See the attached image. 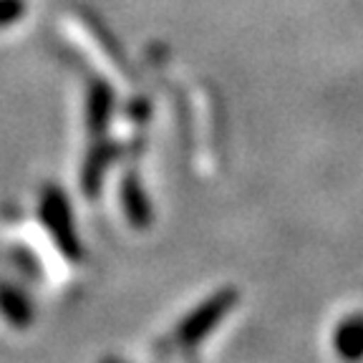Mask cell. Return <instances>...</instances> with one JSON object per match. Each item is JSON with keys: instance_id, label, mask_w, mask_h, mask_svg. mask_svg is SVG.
Listing matches in <instances>:
<instances>
[{"instance_id": "cell-6", "label": "cell", "mask_w": 363, "mask_h": 363, "mask_svg": "<svg viewBox=\"0 0 363 363\" xmlns=\"http://www.w3.org/2000/svg\"><path fill=\"white\" fill-rule=\"evenodd\" d=\"M0 315L6 318L8 325H13L16 330L30 328L35 318L33 301L28 298V293L13 283L0 280Z\"/></svg>"}, {"instance_id": "cell-9", "label": "cell", "mask_w": 363, "mask_h": 363, "mask_svg": "<svg viewBox=\"0 0 363 363\" xmlns=\"http://www.w3.org/2000/svg\"><path fill=\"white\" fill-rule=\"evenodd\" d=\"M126 116H129L134 124H147L149 116H152V101L147 96H136L126 106Z\"/></svg>"}, {"instance_id": "cell-5", "label": "cell", "mask_w": 363, "mask_h": 363, "mask_svg": "<svg viewBox=\"0 0 363 363\" xmlns=\"http://www.w3.org/2000/svg\"><path fill=\"white\" fill-rule=\"evenodd\" d=\"M116 106V94L104 79H94L86 89V131L99 139L108 131Z\"/></svg>"}, {"instance_id": "cell-1", "label": "cell", "mask_w": 363, "mask_h": 363, "mask_svg": "<svg viewBox=\"0 0 363 363\" xmlns=\"http://www.w3.org/2000/svg\"><path fill=\"white\" fill-rule=\"evenodd\" d=\"M38 220L45 227L48 238L53 240L56 250L66 257L68 262L84 260V245L76 233L74 225V210H71V199L58 184H45L38 197Z\"/></svg>"}, {"instance_id": "cell-3", "label": "cell", "mask_w": 363, "mask_h": 363, "mask_svg": "<svg viewBox=\"0 0 363 363\" xmlns=\"http://www.w3.org/2000/svg\"><path fill=\"white\" fill-rule=\"evenodd\" d=\"M121 152L124 149L119 144L111 142V139H104V136H99L96 142H94V147L86 152L84 167L79 172V179H81L79 184H81V192L89 199H96L101 194L104 179H106L113 162L121 157Z\"/></svg>"}, {"instance_id": "cell-2", "label": "cell", "mask_w": 363, "mask_h": 363, "mask_svg": "<svg viewBox=\"0 0 363 363\" xmlns=\"http://www.w3.org/2000/svg\"><path fill=\"white\" fill-rule=\"evenodd\" d=\"M238 303H240V290L233 288V285L220 288L217 293H212L210 298H204L197 308H192V311L179 320L177 333H174L177 346H182V348L199 346V343L233 313V308L238 306Z\"/></svg>"}, {"instance_id": "cell-8", "label": "cell", "mask_w": 363, "mask_h": 363, "mask_svg": "<svg viewBox=\"0 0 363 363\" xmlns=\"http://www.w3.org/2000/svg\"><path fill=\"white\" fill-rule=\"evenodd\" d=\"M28 11V0H0V30L11 28L26 16Z\"/></svg>"}, {"instance_id": "cell-7", "label": "cell", "mask_w": 363, "mask_h": 363, "mask_svg": "<svg viewBox=\"0 0 363 363\" xmlns=\"http://www.w3.org/2000/svg\"><path fill=\"white\" fill-rule=\"evenodd\" d=\"M333 348L346 361L363 358V313H351V315H346L335 325Z\"/></svg>"}, {"instance_id": "cell-4", "label": "cell", "mask_w": 363, "mask_h": 363, "mask_svg": "<svg viewBox=\"0 0 363 363\" xmlns=\"http://www.w3.org/2000/svg\"><path fill=\"white\" fill-rule=\"evenodd\" d=\"M119 199H121V210L124 217L134 230L144 233L149 230L154 222V210H152V199H149L147 189H144V182L136 169L124 172L119 184Z\"/></svg>"}]
</instances>
